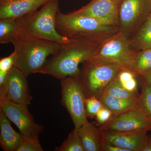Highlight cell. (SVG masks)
Segmentation results:
<instances>
[{"label": "cell", "instance_id": "1", "mask_svg": "<svg viewBox=\"0 0 151 151\" xmlns=\"http://www.w3.org/2000/svg\"><path fill=\"white\" fill-rule=\"evenodd\" d=\"M100 44L88 41L71 39L63 44L59 52L47 61L39 72L58 79L79 75V65L92 59Z\"/></svg>", "mask_w": 151, "mask_h": 151}, {"label": "cell", "instance_id": "2", "mask_svg": "<svg viewBox=\"0 0 151 151\" xmlns=\"http://www.w3.org/2000/svg\"><path fill=\"white\" fill-rule=\"evenodd\" d=\"M57 30L69 39L103 43L119 32L118 26L108 24L91 17L75 13L59 12L56 17Z\"/></svg>", "mask_w": 151, "mask_h": 151}, {"label": "cell", "instance_id": "3", "mask_svg": "<svg viewBox=\"0 0 151 151\" xmlns=\"http://www.w3.org/2000/svg\"><path fill=\"white\" fill-rule=\"evenodd\" d=\"M15 53L14 67L27 78L32 73H39L50 55H56L63 44L44 40L18 35L12 41Z\"/></svg>", "mask_w": 151, "mask_h": 151}, {"label": "cell", "instance_id": "4", "mask_svg": "<svg viewBox=\"0 0 151 151\" xmlns=\"http://www.w3.org/2000/svg\"><path fill=\"white\" fill-rule=\"evenodd\" d=\"M59 12L58 0H51L39 10L17 19L18 35L67 43L71 39L60 35L56 29V17Z\"/></svg>", "mask_w": 151, "mask_h": 151}, {"label": "cell", "instance_id": "5", "mask_svg": "<svg viewBox=\"0 0 151 151\" xmlns=\"http://www.w3.org/2000/svg\"><path fill=\"white\" fill-rule=\"evenodd\" d=\"M137 52L132 48L130 38L119 31L100 44L90 60L97 63L117 64L131 70Z\"/></svg>", "mask_w": 151, "mask_h": 151}, {"label": "cell", "instance_id": "6", "mask_svg": "<svg viewBox=\"0 0 151 151\" xmlns=\"http://www.w3.org/2000/svg\"><path fill=\"white\" fill-rule=\"evenodd\" d=\"M122 69L117 64L97 63L90 59L84 63L79 76L85 98L100 99L107 86Z\"/></svg>", "mask_w": 151, "mask_h": 151}, {"label": "cell", "instance_id": "7", "mask_svg": "<svg viewBox=\"0 0 151 151\" xmlns=\"http://www.w3.org/2000/svg\"><path fill=\"white\" fill-rule=\"evenodd\" d=\"M60 103L70 114L76 130L87 121L84 108L85 97L79 75L61 79Z\"/></svg>", "mask_w": 151, "mask_h": 151}, {"label": "cell", "instance_id": "8", "mask_svg": "<svg viewBox=\"0 0 151 151\" xmlns=\"http://www.w3.org/2000/svg\"><path fill=\"white\" fill-rule=\"evenodd\" d=\"M151 13V0H122L119 11V31L131 38Z\"/></svg>", "mask_w": 151, "mask_h": 151}, {"label": "cell", "instance_id": "9", "mask_svg": "<svg viewBox=\"0 0 151 151\" xmlns=\"http://www.w3.org/2000/svg\"><path fill=\"white\" fill-rule=\"evenodd\" d=\"M0 110L18 128L25 139L39 141L43 126L36 123L28 107L4 100L0 102Z\"/></svg>", "mask_w": 151, "mask_h": 151}, {"label": "cell", "instance_id": "10", "mask_svg": "<svg viewBox=\"0 0 151 151\" xmlns=\"http://www.w3.org/2000/svg\"><path fill=\"white\" fill-rule=\"evenodd\" d=\"M106 131H151V120L137 105L122 113L113 116L100 127Z\"/></svg>", "mask_w": 151, "mask_h": 151}, {"label": "cell", "instance_id": "11", "mask_svg": "<svg viewBox=\"0 0 151 151\" xmlns=\"http://www.w3.org/2000/svg\"><path fill=\"white\" fill-rule=\"evenodd\" d=\"M27 78L20 70L14 66L9 71L6 83L0 85V102L6 100L28 107L32 97Z\"/></svg>", "mask_w": 151, "mask_h": 151}, {"label": "cell", "instance_id": "12", "mask_svg": "<svg viewBox=\"0 0 151 151\" xmlns=\"http://www.w3.org/2000/svg\"><path fill=\"white\" fill-rule=\"evenodd\" d=\"M121 1L91 0L89 4L73 12L119 27V11Z\"/></svg>", "mask_w": 151, "mask_h": 151}, {"label": "cell", "instance_id": "13", "mask_svg": "<svg viewBox=\"0 0 151 151\" xmlns=\"http://www.w3.org/2000/svg\"><path fill=\"white\" fill-rule=\"evenodd\" d=\"M51 0H0V19H18L34 12Z\"/></svg>", "mask_w": 151, "mask_h": 151}, {"label": "cell", "instance_id": "14", "mask_svg": "<svg viewBox=\"0 0 151 151\" xmlns=\"http://www.w3.org/2000/svg\"><path fill=\"white\" fill-rule=\"evenodd\" d=\"M147 132L145 131L103 132L105 142L129 151H139Z\"/></svg>", "mask_w": 151, "mask_h": 151}, {"label": "cell", "instance_id": "15", "mask_svg": "<svg viewBox=\"0 0 151 151\" xmlns=\"http://www.w3.org/2000/svg\"><path fill=\"white\" fill-rule=\"evenodd\" d=\"M11 121L0 110V144L3 150L17 151L24 140L21 133L13 129Z\"/></svg>", "mask_w": 151, "mask_h": 151}, {"label": "cell", "instance_id": "16", "mask_svg": "<svg viewBox=\"0 0 151 151\" xmlns=\"http://www.w3.org/2000/svg\"><path fill=\"white\" fill-rule=\"evenodd\" d=\"M78 131L85 151H103L105 141L100 127L97 128L87 120Z\"/></svg>", "mask_w": 151, "mask_h": 151}, {"label": "cell", "instance_id": "17", "mask_svg": "<svg viewBox=\"0 0 151 151\" xmlns=\"http://www.w3.org/2000/svg\"><path fill=\"white\" fill-rule=\"evenodd\" d=\"M131 46L138 52L151 48V16H150L130 38Z\"/></svg>", "mask_w": 151, "mask_h": 151}, {"label": "cell", "instance_id": "18", "mask_svg": "<svg viewBox=\"0 0 151 151\" xmlns=\"http://www.w3.org/2000/svg\"><path fill=\"white\" fill-rule=\"evenodd\" d=\"M103 106L112 112L113 116L131 109L136 105L137 100L123 99L108 94H103L99 99Z\"/></svg>", "mask_w": 151, "mask_h": 151}, {"label": "cell", "instance_id": "19", "mask_svg": "<svg viewBox=\"0 0 151 151\" xmlns=\"http://www.w3.org/2000/svg\"><path fill=\"white\" fill-rule=\"evenodd\" d=\"M137 78L141 92L136 101V105L151 120V86L142 76L137 75Z\"/></svg>", "mask_w": 151, "mask_h": 151}, {"label": "cell", "instance_id": "20", "mask_svg": "<svg viewBox=\"0 0 151 151\" xmlns=\"http://www.w3.org/2000/svg\"><path fill=\"white\" fill-rule=\"evenodd\" d=\"M17 35V19L6 18L0 19V43H12Z\"/></svg>", "mask_w": 151, "mask_h": 151}, {"label": "cell", "instance_id": "21", "mask_svg": "<svg viewBox=\"0 0 151 151\" xmlns=\"http://www.w3.org/2000/svg\"><path fill=\"white\" fill-rule=\"evenodd\" d=\"M105 94L132 100H137L139 95L138 92H130L124 89L119 82L117 75L105 88L103 95Z\"/></svg>", "mask_w": 151, "mask_h": 151}, {"label": "cell", "instance_id": "22", "mask_svg": "<svg viewBox=\"0 0 151 151\" xmlns=\"http://www.w3.org/2000/svg\"><path fill=\"white\" fill-rule=\"evenodd\" d=\"M151 69V48L138 51L132 68L137 75Z\"/></svg>", "mask_w": 151, "mask_h": 151}, {"label": "cell", "instance_id": "23", "mask_svg": "<svg viewBox=\"0 0 151 151\" xmlns=\"http://www.w3.org/2000/svg\"><path fill=\"white\" fill-rule=\"evenodd\" d=\"M56 151H85L78 131L75 128L72 130L61 145L55 149Z\"/></svg>", "mask_w": 151, "mask_h": 151}, {"label": "cell", "instance_id": "24", "mask_svg": "<svg viewBox=\"0 0 151 151\" xmlns=\"http://www.w3.org/2000/svg\"><path fill=\"white\" fill-rule=\"evenodd\" d=\"M117 77L124 89L130 92H138L137 85L139 83L137 75L132 70L122 69L118 73Z\"/></svg>", "mask_w": 151, "mask_h": 151}, {"label": "cell", "instance_id": "25", "mask_svg": "<svg viewBox=\"0 0 151 151\" xmlns=\"http://www.w3.org/2000/svg\"><path fill=\"white\" fill-rule=\"evenodd\" d=\"M103 105L100 100L95 97L85 98L84 101V108L86 117L93 119L96 115Z\"/></svg>", "mask_w": 151, "mask_h": 151}, {"label": "cell", "instance_id": "26", "mask_svg": "<svg viewBox=\"0 0 151 151\" xmlns=\"http://www.w3.org/2000/svg\"><path fill=\"white\" fill-rule=\"evenodd\" d=\"M112 116L111 111L103 106L98 112L95 118L97 125L101 127L107 123L112 118Z\"/></svg>", "mask_w": 151, "mask_h": 151}, {"label": "cell", "instance_id": "27", "mask_svg": "<svg viewBox=\"0 0 151 151\" xmlns=\"http://www.w3.org/2000/svg\"><path fill=\"white\" fill-rule=\"evenodd\" d=\"M15 60L14 52L9 56L2 58L0 60V71L9 72L12 68Z\"/></svg>", "mask_w": 151, "mask_h": 151}, {"label": "cell", "instance_id": "28", "mask_svg": "<svg viewBox=\"0 0 151 151\" xmlns=\"http://www.w3.org/2000/svg\"><path fill=\"white\" fill-rule=\"evenodd\" d=\"M39 141L24 140L17 151H43Z\"/></svg>", "mask_w": 151, "mask_h": 151}, {"label": "cell", "instance_id": "29", "mask_svg": "<svg viewBox=\"0 0 151 151\" xmlns=\"http://www.w3.org/2000/svg\"><path fill=\"white\" fill-rule=\"evenodd\" d=\"M139 151H151V136L146 135Z\"/></svg>", "mask_w": 151, "mask_h": 151}, {"label": "cell", "instance_id": "30", "mask_svg": "<svg viewBox=\"0 0 151 151\" xmlns=\"http://www.w3.org/2000/svg\"><path fill=\"white\" fill-rule=\"evenodd\" d=\"M103 151H129L126 149L122 148L114 145L108 144L105 142L103 145Z\"/></svg>", "mask_w": 151, "mask_h": 151}, {"label": "cell", "instance_id": "31", "mask_svg": "<svg viewBox=\"0 0 151 151\" xmlns=\"http://www.w3.org/2000/svg\"><path fill=\"white\" fill-rule=\"evenodd\" d=\"M140 75L142 76L151 86V69L142 73Z\"/></svg>", "mask_w": 151, "mask_h": 151}, {"label": "cell", "instance_id": "32", "mask_svg": "<svg viewBox=\"0 0 151 151\" xmlns=\"http://www.w3.org/2000/svg\"><path fill=\"white\" fill-rule=\"evenodd\" d=\"M150 16H151V13L150 15Z\"/></svg>", "mask_w": 151, "mask_h": 151}]
</instances>
